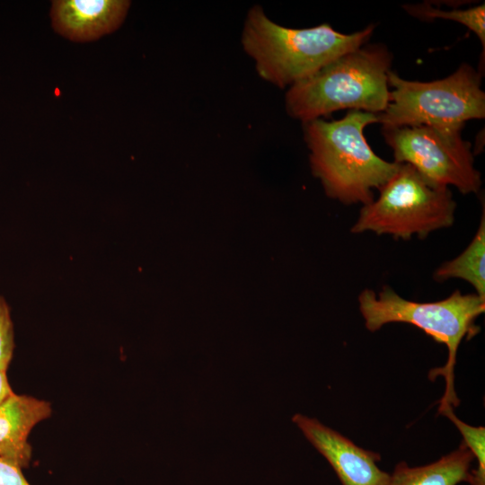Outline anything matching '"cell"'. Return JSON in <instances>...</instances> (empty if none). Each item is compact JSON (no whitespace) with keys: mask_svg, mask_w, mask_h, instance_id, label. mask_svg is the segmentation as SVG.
Returning a JSON list of instances; mask_svg holds the SVG:
<instances>
[{"mask_svg":"<svg viewBox=\"0 0 485 485\" xmlns=\"http://www.w3.org/2000/svg\"><path fill=\"white\" fill-rule=\"evenodd\" d=\"M375 122L378 114L351 110L339 120L304 123L313 173L330 198L367 205L373 189L380 190L399 169L401 163L380 158L365 138L364 128Z\"/></svg>","mask_w":485,"mask_h":485,"instance_id":"1","label":"cell"},{"mask_svg":"<svg viewBox=\"0 0 485 485\" xmlns=\"http://www.w3.org/2000/svg\"><path fill=\"white\" fill-rule=\"evenodd\" d=\"M373 24L352 34L329 24L291 29L269 19L260 5L247 13L242 32L243 50L265 81L285 88L303 81L346 53L364 46Z\"/></svg>","mask_w":485,"mask_h":485,"instance_id":"2","label":"cell"},{"mask_svg":"<svg viewBox=\"0 0 485 485\" xmlns=\"http://www.w3.org/2000/svg\"><path fill=\"white\" fill-rule=\"evenodd\" d=\"M391 64V53L381 45L346 53L290 86L286 93V110L303 123L342 109L380 114L389 103Z\"/></svg>","mask_w":485,"mask_h":485,"instance_id":"3","label":"cell"},{"mask_svg":"<svg viewBox=\"0 0 485 485\" xmlns=\"http://www.w3.org/2000/svg\"><path fill=\"white\" fill-rule=\"evenodd\" d=\"M358 304L365 325L370 331L392 322L409 323L446 346L445 365L432 369L428 377L434 381L443 375L445 379V391L438 410L445 405L457 406L459 399L454 387L457 350L463 340H470L480 331L475 321L485 311V300L476 294H462L456 290L443 300L419 303L407 300L384 286L378 293L363 290Z\"/></svg>","mask_w":485,"mask_h":485,"instance_id":"4","label":"cell"},{"mask_svg":"<svg viewBox=\"0 0 485 485\" xmlns=\"http://www.w3.org/2000/svg\"><path fill=\"white\" fill-rule=\"evenodd\" d=\"M387 81L392 90L386 109L378 114L383 128L426 125L462 129L465 121L485 117L481 73L466 63L441 80L408 81L390 70Z\"/></svg>","mask_w":485,"mask_h":485,"instance_id":"5","label":"cell"},{"mask_svg":"<svg viewBox=\"0 0 485 485\" xmlns=\"http://www.w3.org/2000/svg\"><path fill=\"white\" fill-rule=\"evenodd\" d=\"M379 190V197L361 208L351 233L423 239L454 224L456 203L450 189L429 181L408 163H401Z\"/></svg>","mask_w":485,"mask_h":485,"instance_id":"6","label":"cell"},{"mask_svg":"<svg viewBox=\"0 0 485 485\" xmlns=\"http://www.w3.org/2000/svg\"><path fill=\"white\" fill-rule=\"evenodd\" d=\"M394 162L408 163L429 181L455 187L463 194L477 193L481 172L474 167L471 143L462 137V129L432 126L383 128Z\"/></svg>","mask_w":485,"mask_h":485,"instance_id":"7","label":"cell"},{"mask_svg":"<svg viewBox=\"0 0 485 485\" xmlns=\"http://www.w3.org/2000/svg\"><path fill=\"white\" fill-rule=\"evenodd\" d=\"M293 422L329 462L342 485H385L389 473L377 463L381 455L363 449L315 419L295 414Z\"/></svg>","mask_w":485,"mask_h":485,"instance_id":"8","label":"cell"},{"mask_svg":"<svg viewBox=\"0 0 485 485\" xmlns=\"http://www.w3.org/2000/svg\"><path fill=\"white\" fill-rule=\"evenodd\" d=\"M130 2L125 0H57L50 17L54 30L74 41H91L117 30Z\"/></svg>","mask_w":485,"mask_h":485,"instance_id":"9","label":"cell"},{"mask_svg":"<svg viewBox=\"0 0 485 485\" xmlns=\"http://www.w3.org/2000/svg\"><path fill=\"white\" fill-rule=\"evenodd\" d=\"M52 414L50 402L26 394H13L0 404V458L20 468L30 465L32 448L28 436Z\"/></svg>","mask_w":485,"mask_h":485,"instance_id":"10","label":"cell"},{"mask_svg":"<svg viewBox=\"0 0 485 485\" xmlns=\"http://www.w3.org/2000/svg\"><path fill=\"white\" fill-rule=\"evenodd\" d=\"M474 456L462 442L458 448L429 464L397 463L385 485H458L470 483Z\"/></svg>","mask_w":485,"mask_h":485,"instance_id":"11","label":"cell"},{"mask_svg":"<svg viewBox=\"0 0 485 485\" xmlns=\"http://www.w3.org/2000/svg\"><path fill=\"white\" fill-rule=\"evenodd\" d=\"M485 211L479 228L467 248L456 258L443 263L434 273L437 281L461 278L469 282L476 295L485 300Z\"/></svg>","mask_w":485,"mask_h":485,"instance_id":"12","label":"cell"},{"mask_svg":"<svg viewBox=\"0 0 485 485\" xmlns=\"http://www.w3.org/2000/svg\"><path fill=\"white\" fill-rule=\"evenodd\" d=\"M403 8L412 16L422 20L436 18L452 20L460 22L472 31L480 39L484 54L485 48V4H480L467 10L444 11L435 8L428 2L418 4H406Z\"/></svg>","mask_w":485,"mask_h":485,"instance_id":"13","label":"cell"},{"mask_svg":"<svg viewBox=\"0 0 485 485\" xmlns=\"http://www.w3.org/2000/svg\"><path fill=\"white\" fill-rule=\"evenodd\" d=\"M438 412L447 417L463 436V443L472 453L477 467L471 472L470 485H485V428L473 427L461 420L451 405H445Z\"/></svg>","mask_w":485,"mask_h":485,"instance_id":"14","label":"cell"},{"mask_svg":"<svg viewBox=\"0 0 485 485\" xmlns=\"http://www.w3.org/2000/svg\"><path fill=\"white\" fill-rule=\"evenodd\" d=\"M14 349L13 325L10 309L0 295V371L6 372Z\"/></svg>","mask_w":485,"mask_h":485,"instance_id":"15","label":"cell"},{"mask_svg":"<svg viewBox=\"0 0 485 485\" xmlns=\"http://www.w3.org/2000/svg\"><path fill=\"white\" fill-rule=\"evenodd\" d=\"M0 485H30L22 474V468L0 458Z\"/></svg>","mask_w":485,"mask_h":485,"instance_id":"16","label":"cell"},{"mask_svg":"<svg viewBox=\"0 0 485 485\" xmlns=\"http://www.w3.org/2000/svg\"><path fill=\"white\" fill-rule=\"evenodd\" d=\"M14 394L8 382L6 372L0 371V404Z\"/></svg>","mask_w":485,"mask_h":485,"instance_id":"17","label":"cell"}]
</instances>
